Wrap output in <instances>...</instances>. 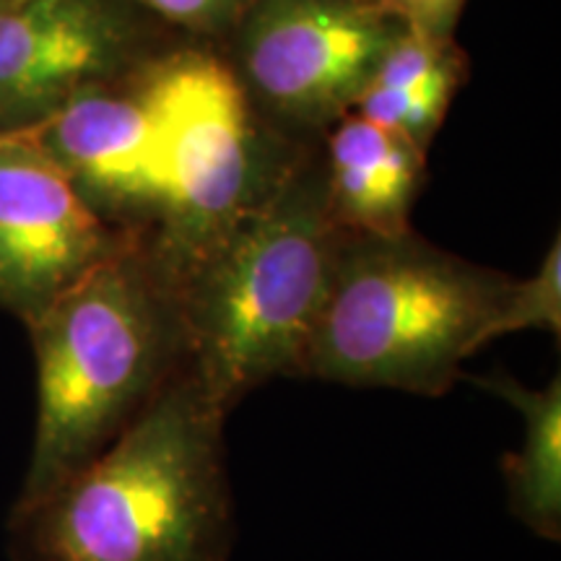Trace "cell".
Here are the masks:
<instances>
[{"label":"cell","mask_w":561,"mask_h":561,"mask_svg":"<svg viewBox=\"0 0 561 561\" xmlns=\"http://www.w3.org/2000/svg\"><path fill=\"white\" fill-rule=\"evenodd\" d=\"M227 419L185 375L102 455L13 502L9 561H229Z\"/></svg>","instance_id":"obj_1"},{"label":"cell","mask_w":561,"mask_h":561,"mask_svg":"<svg viewBox=\"0 0 561 561\" xmlns=\"http://www.w3.org/2000/svg\"><path fill=\"white\" fill-rule=\"evenodd\" d=\"M341 231L325 157L299 144L268 193L180 280L187 375L227 416L271 380H305Z\"/></svg>","instance_id":"obj_2"},{"label":"cell","mask_w":561,"mask_h":561,"mask_svg":"<svg viewBox=\"0 0 561 561\" xmlns=\"http://www.w3.org/2000/svg\"><path fill=\"white\" fill-rule=\"evenodd\" d=\"M24 328L37 419L16 502L39 500L102 455L187 375L178 289L138 237Z\"/></svg>","instance_id":"obj_3"},{"label":"cell","mask_w":561,"mask_h":561,"mask_svg":"<svg viewBox=\"0 0 561 561\" xmlns=\"http://www.w3.org/2000/svg\"><path fill=\"white\" fill-rule=\"evenodd\" d=\"M512 284L409 229L341 231L305 380L442 398L479 354L483 325Z\"/></svg>","instance_id":"obj_4"},{"label":"cell","mask_w":561,"mask_h":561,"mask_svg":"<svg viewBox=\"0 0 561 561\" xmlns=\"http://www.w3.org/2000/svg\"><path fill=\"white\" fill-rule=\"evenodd\" d=\"M299 144L252 110L214 47L185 45L170 55L161 76L164 191L157 219L138 240L174 289L268 193Z\"/></svg>","instance_id":"obj_5"},{"label":"cell","mask_w":561,"mask_h":561,"mask_svg":"<svg viewBox=\"0 0 561 561\" xmlns=\"http://www.w3.org/2000/svg\"><path fill=\"white\" fill-rule=\"evenodd\" d=\"M405 30L380 0H252L216 53L252 110L301 140L354 110Z\"/></svg>","instance_id":"obj_6"},{"label":"cell","mask_w":561,"mask_h":561,"mask_svg":"<svg viewBox=\"0 0 561 561\" xmlns=\"http://www.w3.org/2000/svg\"><path fill=\"white\" fill-rule=\"evenodd\" d=\"M195 42L133 0H0V133Z\"/></svg>","instance_id":"obj_7"},{"label":"cell","mask_w":561,"mask_h":561,"mask_svg":"<svg viewBox=\"0 0 561 561\" xmlns=\"http://www.w3.org/2000/svg\"><path fill=\"white\" fill-rule=\"evenodd\" d=\"M133 237L83 201L32 133H0V310L26 325Z\"/></svg>","instance_id":"obj_8"},{"label":"cell","mask_w":561,"mask_h":561,"mask_svg":"<svg viewBox=\"0 0 561 561\" xmlns=\"http://www.w3.org/2000/svg\"><path fill=\"white\" fill-rule=\"evenodd\" d=\"M170 55L79 91L26 130L102 219L136 237L151 229L164 191L161 76Z\"/></svg>","instance_id":"obj_9"},{"label":"cell","mask_w":561,"mask_h":561,"mask_svg":"<svg viewBox=\"0 0 561 561\" xmlns=\"http://www.w3.org/2000/svg\"><path fill=\"white\" fill-rule=\"evenodd\" d=\"M328 208L343 231L396 237L411 229V210L426 178V151L401 133L343 115L328 130Z\"/></svg>","instance_id":"obj_10"},{"label":"cell","mask_w":561,"mask_h":561,"mask_svg":"<svg viewBox=\"0 0 561 561\" xmlns=\"http://www.w3.org/2000/svg\"><path fill=\"white\" fill-rule=\"evenodd\" d=\"M476 388L512 405L523 419L520 447L504 453L502 479L507 510L517 523L543 541H561V377L543 388H528L515 375H462Z\"/></svg>","instance_id":"obj_11"},{"label":"cell","mask_w":561,"mask_h":561,"mask_svg":"<svg viewBox=\"0 0 561 561\" xmlns=\"http://www.w3.org/2000/svg\"><path fill=\"white\" fill-rule=\"evenodd\" d=\"M468 76V62L447 68L430 81L409 89L369 87L354 104V115L401 133L421 149H430L434 133L439 130L447 110Z\"/></svg>","instance_id":"obj_12"},{"label":"cell","mask_w":561,"mask_h":561,"mask_svg":"<svg viewBox=\"0 0 561 561\" xmlns=\"http://www.w3.org/2000/svg\"><path fill=\"white\" fill-rule=\"evenodd\" d=\"M520 331H543L561 335V240L559 234L546 250L541 265L530 278H512L496 312L483 325L479 348L502 335Z\"/></svg>","instance_id":"obj_13"},{"label":"cell","mask_w":561,"mask_h":561,"mask_svg":"<svg viewBox=\"0 0 561 561\" xmlns=\"http://www.w3.org/2000/svg\"><path fill=\"white\" fill-rule=\"evenodd\" d=\"M180 37L219 50L252 0H133Z\"/></svg>","instance_id":"obj_14"},{"label":"cell","mask_w":561,"mask_h":561,"mask_svg":"<svg viewBox=\"0 0 561 561\" xmlns=\"http://www.w3.org/2000/svg\"><path fill=\"white\" fill-rule=\"evenodd\" d=\"M380 3L398 19H403L413 32L437 39H453L466 0H380Z\"/></svg>","instance_id":"obj_15"}]
</instances>
